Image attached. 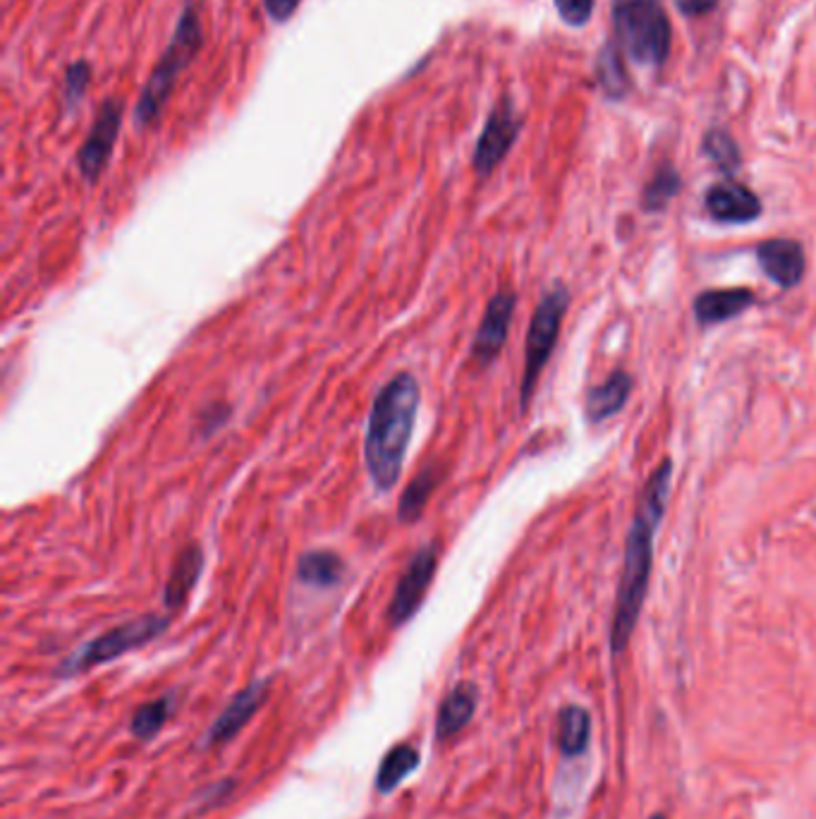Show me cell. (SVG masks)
<instances>
[{
  "label": "cell",
  "instance_id": "obj_1",
  "mask_svg": "<svg viewBox=\"0 0 816 819\" xmlns=\"http://www.w3.org/2000/svg\"><path fill=\"white\" fill-rule=\"evenodd\" d=\"M671 478H673V463H671V458H666V460H661L656 470L652 472V478L646 480L638 515H634V523L628 534L621 587H618L615 614H613V625H611L613 654L625 652L634 628H638L640 612H642L646 590H649V575H652L654 538L663 520V513H666V503L671 496Z\"/></svg>",
  "mask_w": 816,
  "mask_h": 819
},
{
  "label": "cell",
  "instance_id": "obj_2",
  "mask_svg": "<svg viewBox=\"0 0 816 819\" xmlns=\"http://www.w3.org/2000/svg\"><path fill=\"white\" fill-rule=\"evenodd\" d=\"M419 410V381L400 371L376 393L367 422L365 463L376 491L398 484Z\"/></svg>",
  "mask_w": 816,
  "mask_h": 819
},
{
  "label": "cell",
  "instance_id": "obj_3",
  "mask_svg": "<svg viewBox=\"0 0 816 819\" xmlns=\"http://www.w3.org/2000/svg\"><path fill=\"white\" fill-rule=\"evenodd\" d=\"M613 27L630 61L661 68L671 53V20L661 0H613Z\"/></svg>",
  "mask_w": 816,
  "mask_h": 819
},
{
  "label": "cell",
  "instance_id": "obj_4",
  "mask_svg": "<svg viewBox=\"0 0 816 819\" xmlns=\"http://www.w3.org/2000/svg\"><path fill=\"white\" fill-rule=\"evenodd\" d=\"M200 47H202V20L196 10L190 6L183 12V18H180L171 47L165 49L154 74H151V80L144 86V92L137 101V109H134V117H137L140 125L154 123L161 115L165 101H169V96L173 94V86L177 84L180 72L190 65Z\"/></svg>",
  "mask_w": 816,
  "mask_h": 819
},
{
  "label": "cell",
  "instance_id": "obj_5",
  "mask_svg": "<svg viewBox=\"0 0 816 819\" xmlns=\"http://www.w3.org/2000/svg\"><path fill=\"white\" fill-rule=\"evenodd\" d=\"M169 625H171L169 616H154V614H146L142 618L115 625V628L105 631L103 635L89 639V643L82 645L78 652H72L70 657L58 666L55 674L60 678H70V676L84 674L94 666L125 657L128 652L140 649L149 645L151 639L163 635L165 631H169Z\"/></svg>",
  "mask_w": 816,
  "mask_h": 819
},
{
  "label": "cell",
  "instance_id": "obj_6",
  "mask_svg": "<svg viewBox=\"0 0 816 819\" xmlns=\"http://www.w3.org/2000/svg\"><path fill=\"white\" fill-rule=\"evenodd\" d=\"M568 290L563 286H555L549 293H543L541 303L537 305L532 321H529L527 342H524V371L520 383V408L527 410L529 400L534 396L537 383L541 379V371L551 360V352L561 336V324L568 309Z\"/></svg>",
  "mask_w": 816,
  "mask_h": 819
},
{
  "label": "cell",
  "instance_id": "obj_7",
  "mask_svg": "<svg viewBox=\"0 0 816 819\" xmlns=\"http://www.w3.org/2000/svg\"><path fill=\"white\" fill-rule=\"evenodd\" d=\"M436 569H438V544L431 542L417 551L398 580L386 614L390 628H400V625L415 618V614L427 600Z\"/></svg>",
  "mask_w": 816,
  "mask_h": 819
},
{
  "label": "cell",
  "instance_id": "obj_8",
  "mask_svg": "<svg viewBox=\"0 0 816 819\" xmlns=\"http://www.w3.org/2000/svg\"><path fill=\"white\" fill-rule=\"evenodd\" d=\"M516 305H518V295L510 288L498 290L489 300L487 309H483L479 329L475 334L472 350H470L477 367H489L496 357L501 355L506 340H508L512 315H516Z\"/></svg>",
  "mask_w": 816,
  "mask_h": 819
},
{
  "label": "cell",
  "instance_id": "obj_9",
  "mask_svg": "<svg viewBox=\"0 0 816 819\" xmlns=\"http://www.w3.org/2000/svg\"><path fill=\"white\" fill-rule=\"evenodd\" d=\"M120 123H123V103L120 101L103 103L96 123L92 132H89V137L78 154V166H80V173L84 175V181L96 183L103 168L109 166Z\"/></svg>",
  "mask_w": 816,
  "mask_h": 819
},
{
  "label": "cell",
  "instance_id": "obj_10",
  "mask_svg": "<svg viewBox=\"0 0 816 819\" xmlns=\"http://www.w3.org/2000/svg\"><path fill=\"white\" fill-rule=\"evenodd\" d=\"M518 130H520V121L512 113L510 103L503 101L501 106H496L487 127H483L481 137L477 142L475 156H472V166L477 171V175L487 177L493 173V168L506 158V154L510 152V146L516 144L518 140Z\"/></svg>",
  "mask_w": 816,
  "mask_h": 819
},
{
  "label": "cell",
  "instance_id": "obj_11",
  "mask_svg": "<svg viewBox=\"0 0 816 819\" xmlns=\"http://www.w3.org/2000/svg\"><path fill=\"white\" fill-rule=\"evenodd\" d=\"M268 680H254L247 688H242L225 707L218 719L211 724L206 734V746H223V743L233 740L242 728H245L259 711L268 697Z\"/></svg>",
  "mask_w": 816,
  "mask_h": 819
},
{
  "label": "cell",
  "instance_id": "obj_12",
  "mask_svg": "<svg viewBox=\"0 0 816 819\" xmlns=\"http://www.w3.org/2000/svg\"><path fill=\"white\" fill-rule=\"evenodd\" d=\"M757 259L764 274L785 290L795 288L807 269L803 245L797 240H788V237H776V240L762 243L757 247Z\"/></svg>",
  "mask_w": 816,
  "mask_h": 819
},
{
  "label": "cell",
  "instance_id": "obj_13",
  "mask_svg": "<svg viewBox=\"0 0 816 819\" xmlns=\"http://www.w3.org/2000/svg\"><path fill=\"white\" fill-rule=\"evenodd\" d=\"M706 212L721 223H752L762 216V202L749 187L723 181L706 192Z\"/></svg>",
  "mask_w": 816,
  "mask_h": 819
},
{
  "label": "cell",
  "instance_id": "obj_14",
  "mask_svg": "<svg viewBox=\"0 0 816 819\" xmlns=\"http://www.w3.org/2000/svg\"><path fill=\"white\" fill-rule=\"evenodd\" d=\"M479 703V690L475 683H460L438 705L436 711V738L448 740L458 736L462 728L475 719Z\"/></svg>",
  "mask_w": 816,
  "mask_h": 819
},
{
  "label": "cell",
  "instance_id": "obj_15",
  "mask_svg": "<svg viewBox=\"0 0 816 819\" xmlns=\"http://www.w3.org/2000/svg\"><path fill=\"white\" fill-rule=\"evenodd\" d=\"M204 571V551L200 544H187L173 561V569L169 580H165V590H163V602L165 606L175 612V608L183 606L187 602V597L192 594V590L200 583Z\"/></svg>",
  "mask_w": 816,
  "mask_h": 819
},
{
  "label": "cell",
  "instance_id": "obj_16",
  "mask_svg": "<svg viewBox=\"0 0 816 819\" xmlns=\"http://www.w3.org/2000/svg\"><path fill=\"white\" fill-rule=\"evenodd\" d=\"M754 305V295L747 288H723L704 290L694 300V317L702 326H714L731 321Z\"/></svg>",
  "mask_w": 816,
  "mask_h": 819
},
{
  "label": "cell",
  "instance_id": "obj_17",
  "mask_svg": "<svg viewBox=\"0 0 816 819\" xmlns=\"http://www.w3.org/2000/svg\"><path fill=\"white\" fill-rule=\"evenodd\" d=\"M632 391V377L628 371H615L613 377H609L596 389L589 391L586 396V417L592 422H603L609 417L618 414L630 398Z\"/></svg>",
  "mask_w": 816,
  "mask_h": 819
},
{
  "label": "cell",
  "instance_id": "obj_18",
  "mask_svg": "<svg viewBox=\"0 0 816 819\" xmlns=\"http://www.w3.org/2000/svg\"><path fill=\"white\" fill-rule=\"evenodd\" d=\"M345 575V561L328 549L307 551L297 563V580L309 587H336Z\"/></svg>",
  "mask_w": 816,
  "mask_h": 819
},
{
  "label": "cell",
  "instance_id": "obj_19",
  "mask_svg": "<svg viewBox=\"0 0 816 819\" xmlns=\"http://www.w3.org/2000/svg\"><path fill=\"white\" fill-rule=\"evenodd\" d=\"M441 484V468L438 465H427L421 468L415 478L407 482L400 503H398V520L405 525H412L425 513L429 499L434 496L436 487Z\"/></svg>",
  "mask_w": 816,
  "mask_h": 819
},
{
  "label": "cell",
  "instance_id": "obj_20",
  "mask_svg": "<svg viewBox=\"0 0 816 819\" xmlns=\"http://www.w3.org/2000/svg\"><path fill=\"white\" fill-rule=\"evenodd\" d=\"M419 750L410 743H398L392 746L379 765V771H376V791L379 794H392L396 788L410 777V774L417 771L419 767Z\"/></svg>",
  "mask_w": 816,
  "mask_h": 819
},
{
  "label": "cell",
  "instance_id": "obj_21",
  "mask_svg": "<svg viewBox=\"0 0 816 819\" xmlns=\"http://www.w3.org/2000/svg\"><path fill=\"white\" fill-rule=\"evenodd\" d=\"M589 736H592V719H589L586 709L572 705L558 714V746H561L563 755H582L586 750Z\"/></svg>",
  "mask_w": 816,
  "mask_h": 819
},
{
  "label": "cell",
  "instance_id": "obj_22",
  "mask_svg": "<svg viewBox=\"0 0 816 819\" xmlns=\"http://www.w3.org/2000/svg\"><path fill=\"white\" fill-rule=\"evenodd\" d=\"M175 709V697L173 695H163L159 699H149V703L140 705L134 709L132 719H130V734L137 740H151L161 734V728L165 726V721L171 719V714Z\"/></svg>",
  "mask_w": 816,
  "mask_h": 819
},
{
  "label": "cell",
  "instance_id": "obj_23",
  "mask_svg": "<svg viewBox=\"0 0 816 819\" xmlns=\"http://www.w3.org/2000/svg\"><path fill=\"white\" fill-rule=\"evenodd\" d=\"M677 190L680 175L675 173L673 166H663L644 190V208L646 212H661V208H666L669 202L677 195Z\"/></svg>",
  "mask_w": 816,
  "mask_h": 819
},
{
  "label": "cell",
  "instance_id": "obj_24",
  "mask_svg": "<svg viewBox=\"0 0 816 819\" xmlns=\"http://www.w3.org/2000/svg\"><path fill=\"white\" fill-rule=\"evenodd\" d=\"M704 154L712 158L723 173H733L740 168V163H743L737 144L733 142L728 132L723 130H712L704 137Z\"/></svg>",
  "mask_w": 816,
  "mask_h": 819
},
{
  "label": "cell",
  "instance_id": "obj_25",
  "mask_svg": "<svg viewBox=\"0 0 816 819\" xmlns=\"http://www.w3.org/2000/svg\"><path fill=\"white\" fill-rule=\"evenodd\" d=\"M601 84L609 96H625V70L621 65V58L611 47L606 53H601Z\"/></svg>",
  "mask_w": 816,
  "mask_h": 819
},
{
  "label": "cell",
  "instance_id": "obj_26",
  "mask_svg": "<svg viewBox=\"0 0 816 819\" xmlns=\"http://www.w3.org/2000/svg\"><path fill=\"white\" fill-rule=\"evenodd\" d=\"M561 20L570 27H584L592 18L596 0H553Z\"/></svg>",
  "mask_w": 816,
  "mask_h": 819
},
{
  "label": "cell",
  "instance_id": "obj_27",
  "mask_svg": "<svg viewBox=\"0 0 816 819\" xmlns=\"http://www.w3.org/2000/svg\"><path fill=\"white\" fill-rule=\"evenodd\" d=\"M86 84H89V68L84 63L72 65L68 70V78H65V99H68V103L80 101Z\"/></svg>",
  "mask_w": 816,
  "mask_h": 819
},
{
  "label": "cell",
  "instance_id": "obj_28",
  "mask_svg": "<svg viewBox=\"0 0 816 819\" xmlns=\"http://www.w3.org/2000/svg\"><path fill=\"white\" fill-rule=\"evenodd\" d=\"M228 417H231V408L225 403L204 408V412L200 414V429L204 431V434H214L218 427L228 422Z\"/></svg>",
  "mask_w": 816,
  "mask_h": 819
},
{
  "label": "cell",
  "instance_id": "obj_29",
  "mask_svg": "<svg viewBox=\"0 0 816 819\" xmlns=\"http://www.w3.org/2000/svg\"><path fill=\"white\" fill-rule=\"evenodd\" d=\"M675 6L685 18H702L718 6V0H675Z\"/></svg>",
  "mask_w": 816,
  "mask_h": 819
},
{
  "label": "cell",
  "instance_id": "obj_30",
  "mask_svg": "<svg viewBox=\"0 0 816 819\" xmlns=\"http://www.w3.org/2000/svg\"><path fill=\"white\" fill-rule=\"evenodd\" d=\"M299 0H266V10L276 22H285L297 10Z\"/></svg>",
  "mask_w": 816,
  "mask_h": 819
},
{
  "label": "cell",
  "instance_id": "obj_31",
  "mask_svg": "<svg viewBox=\"0 0 816 819\" xmlns=\"http://www.w3.org/2000/svg\"><path fill=\"white\" fill-rule=\"evenodd\" d=\"M652 819H666V817H663V815H654Z\"/></svg>",
  "mask_w": 816,
  "mask_h": 819
}]
</instances>
